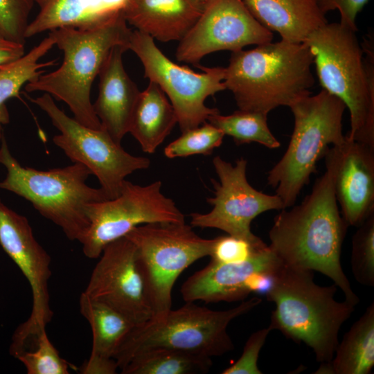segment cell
Returning a JSON list of instances; mask_svg holds the SVG:
<instances>
[{
  "instance_id": "cell-2",
  "label": "cell",
  "mask_w": 374,
  "mask_h": 374,
  "mask_svg": "<svg viewBox=\"0 0 374 374\" xmlns=\"http://www.w3.org/2000/svg\"><path fill=\"white\" fill-rule=\"evenodd\" d=\"M359 43L356 32L339 23H326L303 42L313 55L323 90L339 98L350 114L346 136L374 148V41Z\"/></svg>"
},
{
  "instance_id": "cell-4",
  "label": "cell",
  "mask_w": 374,
  "mask_h": 374,
  "mask_svg": "<svg viewBox=\"0 0 374 374\" xmlns=\"http://www.w3.org/2000/svg\"><path fill=\"white\" fill-rule=\"evenodd\" d=\"M308 45L281 39L232 52L223 82L240 110L268 114L311 94L315 82Z\"/></svg>"
},
{
  "instance_id": "cell-15",
  "label": "cell",
  "mask_w": 374,
  "mask_h": 374,
  "mask_svg": "<svg viewBox=\"0 0 374 374\" xmlns=\"http://www.w3.org/2000/svg\"><path fill=\"white\" fill-rule=\"evenodd\" d=\"M273 37V32L255 19L242 0H208L196 23L179 41L175 57L197 66L211 53L236 52L272 42Z\"/></svg>"
},
{
  "instance_id": "cell-17",
  "label": "cell",
  "mask_w": 374,
  "mask_h": 374,
  "mask_svg": "<svg viewBox=\"0 0 374 374\" xmlns=\"http://www.w3.org/2000/svg\"><path fill=\"white\" fill-rule=\"evenodd\" d=\"M281 263L269 245L241 262L220 263L211 260L183 283L181 295L185 302L244 301L253 293L258 277L274 272Z\"/></svg>"
},
{
  "instance_id": "cell-25",
  "label": "cell",
  "mask_w": 374,
  "mask_h": 374,
  "mask_svg": "<svg viewBox=\"0 0 374 374\" xmlns=\"http://www.w3.org/2000/svg\"><path fill=\"white\" fill-rule=\"evenodd\" d=\"M374 366V303L350 327L330 362L314 373L368 374Z\"/></svg>"
},
{
  "instance_id": "cell-10",
  "label": "cell",
  "mask_w": 374,
  "mask_h": 374,
  "mask_svg": "<svg viewBox=\"0 0 374 374\" xmlns=\"http://www.w3.org/2000/svg\"><path fill=\"white\" fill-rule=\"evenodd\" d=\"M128 50L141 60L144 77L156 83L169 99L181 132L199 126L211 115L220 112L206 106L205 100L226 89L224 67L197 65L203 72L196 73L179 66L162 53L152 37L137 30L131 33Z\"/></svg>"
},
{
  "instance_id": "cell-21",
  "label": "cell",
  "mask_w": 374,
  "mask_h": 374,
  "mask_svg": "<svg viewBox=\"0 0 374 374\" xmlns=\"http://www.w3.org/2000/svg\"><path fill=\"white\" fill-rule=\"evenodd\" d=\"M80 312L92 331V347L82 365V374H114L118 369L114 355L120 345L135 326L111 307L89 297L83 292L79 299Z\"/></svg>"
},
{
  "instance_id": "cell-29",
  "label": "cell",
  "mask_w": 374,
  "mask_h": 374,
  "mask_svg": "<svg viewBox=\"0 0 374 374\" xmlns=\"http://www.w3.org/2000/svg\"><path fill=\"white\" fill-rule=\"evenodd\" d=\"M224 133L206 121L195 128L181 132V135L170 143L164 149V155L169 159L192 155H210L223 141Z\"/></svg>"
},
{
  "instance_id": "cell-30",
  "label": "cell",
  "mask_w": 374,
  "mask_h": 374,
  "mask_svg": "<svg viewBox=\"0 0 374 374\" xmlns=\"http://www.w3.org/2000/svg\"><path fill=\"white\" fill-rule=\"evenodd\" d=\"M350 265L359 283L374 286V214L359 225L353 235Z\"/></svg>"
},
{
  "instance_id": "cell-12",
  "label": "cell",
  "mask_w": 374,
  "mask_h": 374,
  "mask_svg": "<svg viewBox=\"0 0 374 374\" xmlns=\"http://www.w3.org/2000/svg\"><path fill=\"white\" fill-rule=\"evenodd\" d=\"M87 213L89 226L80 244L84 256L93 259L139 225L185 222L175 202L162 193L160 181L140 186L125 180L118 197L90 204Z\"/></svg>"
},
{
  "instance_id": "cell-18",
  "label": "cell",
  "mask_w": 374,
  "mask_h": 374,
  "mask_svg": "<svg viewBox=\"0 0 374 374\" xmlns=\"http://www.w3.org/2000/svg\"><path fill=\"white\" fill-rule=\"evenodd\" d=\"M335 194L348 226L361 225L374 214V148L346 135L339 145Z\"/></svg>"
},
{
  "instance_id": "cell-11",
  "label": "cell",
  "mask_w": 374,
  "mask_h": 374,
  "mask_svg": "<svg viewBox=\"0 0 374 374\" xmlns=\"http://www.w3.org/2000/svg\"><path fill=\"white\" fill-rule=\"evenodd\" d=\"M30 100L43 110L60 131L53 141L73 163L85 166L95 175L109 199L118 197L125 177L148 168V158L127 152L103 128L84 126L60 109L51 95Z\"/></svg>"
},
{
  "instance_id": "cell-35",
  "label": "cell",
  "mask_w": 374,
  "mask_h": 374,
  "mask_svg": "<svg viewBox=\"0 0 374 374\" xmlns=\"http://www.w3.org/2000/svg\"><path fill=\"white\" fill-rule=\"evenodd\" d=\"M369 0H314L319 10L325 15L337 10L340 14L339 23L357 32L356 18Z\"/></svg>"
},
{
  "instance_id": "cell-32",
  "label": "cell",
  "mask_w": 374,
  "mask_h": 374,
  "mask_svg": "<svg viewBox=\"0 0 374 374\" xmlns=\"http://www.w3.org/2000/svg\"><path fill=\"white\" fill-rule=\"evenodd\" d=\"M34 0H0V34L5 38L25 44V33Z\"/></svg>"
},
{
  "instance_id": "cell-26",
  "label": "cell",
  "mask_w": 374,
  "mask_h": 374,
  "mask_svg": "<svg viewBox=\"0 0 374 374\" xmlns=\"http://www.w3.org/2000/svg\"><path fill=\"white\" fill-rule=\"evenodd\" d=\"M55 46L53 39L48 35L20 58L0 69V141L3 134V125L10 122V115L6 105L14 97L19 98L21 88L45 71L46 67L55 64V60L39 62Z\"/></svg>"
},
{
  "instance_id": "cell-6",
  "label": "cell",
  "mask_w": 374,
  "mask_h": 374,
  "mask_svg": "<svg viewBox=\"0 0 374 374\" xmlns=\"http://www.w3.org/2000/svg\"><path fill=\"white\" fill-rule=\"evenodd\" d=\"M1 141L0 163L7 173L0 181V189L29 201L42 216L60 226L68 239L80 243L89 226L88 205L109 199L101 188L86 184L91 172L79 163L47 170L24 167L12 155L3 134Z\"/></svg>"
},
{
  "instance_id": "cell-20",
  "label": "cell",
  "mask_w": 374,
  "mask_h": 374,
  "mask_svg": "<svg viewBox=\"0 0 374 374\" xmlns=\"http://www.w3.org/2000/svg\"><path fill=\"white\" fill-rule=\"evenodd\" d=\"M200 0H127L126 22L161 42L180 41L200 17Z\"/></svg>"
},
{
  "instance_id": "cell-23",
  "label": "cell",
  "mask_w": 374,
  "mask_h": 374,
  "mask_svg": "<svg viewBox=\"0 0 374 374\" xmlns=\"http://www.w3.org/2000/svg\"><path fill=\"white\" fill-rule=\"evenodd\" d=\"M255 19L281 39L302 43L328 23L314 0H242Z\"/></svg>"
},
{
  "instance_id": "cell-19",
  "label": "cell",
  "mask_w": 374,
  "mask_h": 374,
  "mask_svg": "<svg viewBox=\"0 0 374 374\" xmlns=\"http://www.w3.org/2000/svg\"><path fill=\"white\" fill-rule=\"evenodd\" d=\"M127 48L116 46L107 57L98 75L99 91L93 108L102 128L121 144L129 133L132 113L140 91L125 71L122 56Z\"/></svg>"
},
{
  "instance_id": "cell-9",
  "label": "cell",
  "mask_w": 374,
  "mask_h": 374,
  "mask_svg": "<svg viewBox=\"0 0 374 374\" xmlns=\"http://www.w3.org/2000/svg\"><path fill=\"white\" fill-rule=\"evenodd\" d=\"M134 244L153 312L158 318L172 308L179 275L195 261L210 256L215 238L199 237L184 222L141 224L126 235Z\"/></svg>"
},
{
  "instance_id": "cell-22",
  "label": "cell",
  "mask_w": 374,
  "mask_h": 374,
  "mask_svg": "<svg viewBox=\"0 0 374 374\" xmlns=\"http://www.w3.org/2000/svg\"><path fill=\"white\" fill-rule=\"evenodd\" d=\"M39 11L26 38L62 28L90 30L123 15L127 0H34Z\"/></svg>"
},
{
  "instance_id": "cell-28",
  "label": "cell",
  "mask_w": 374,
  "mask_h": 374,
  "mask_svg": "<svg viewBox=\"0 0 374 374\" xmlns=\"http://www.w3.org/2000/svg\"><path fill=\"white\" fill-rule=\"evenodd\" d=\"M207 121L224 135L232 137L237 145L257 143L269 149L280 146L268 126L266 114L238 109L226 116L214 114Z\"/></svg>"
},
{
  "instance_id": "cell-5",
  "label": "cell",
  "mask_w": 374,
  "mask_h": 374,
  "mask_svg": "<svg viewBox=\"0 0 374 374\" xmlns=\"http://www.w3.org/2000/svg\"><path fill=\"white\" fill-rule=\"evenodd\" d=\"M127 24L121 15L90 30L62 28L50 31L48 35L64 53L63 62L57 70L28 82L26 91H43L64 101L78 122L101 129L90 100L91 85L114 47L123 45L128 49L132 30Z\"/></svg>"
},
{
  "instance_id": "cell-14",
  "label": "cell",
  "mask_w": 374,
  "mask_h": 374,
  "mask_svg": "<svg viewBox=\"0 0 374 374\" xmlns=\"http://www.w3.org/2000/svg\"><path fill=\"white\" fill-rule=\"evenodd\" d=\"M213 165L219 179H211L214 195L207 202L213 208L207 213L190 214V225L217 229L254 243L261 242L251 230V222L265 212L285 208L281 199L276 194L256 190L249 183L245 159L240 158L232 164L216 156Z\"/></svg>"
},
{
  "instance_id": "cell-37",
  "label": "cell",
  "mask_w": 374,
  "mask_h": 374,
  "mask_svg": "<svg viewBox=\"0 0 374 374\" xmlns=\"http://www.w3.org/2000/svg\"><path fill=\"white\" fill-rule=\"evenodd\" d=\"M201 1L206 3L208 0H200Z\"/></svg>"
},
{
  "instance_id": "cell-31",
  "label": "cell",
  "mask_w": 374,
  "mask_h": 374,
  "mask_svg": "<svg viewBox=\"0 0 374 374\" xmlns=\"http://www.w3.org/2000/svg\"><path fill=\"white\" fill-rule=\"evenodd\" d=\"M28 374H69L70 364L62 358L48 339L46 330L38 336L33 347L16 357Z\"/></svg>"
},
{
  "instance_id": "cell-24",
  "label": "cell",
  "mask_w": 374,
  "mask_h": 374,
  "mask_svg": "<svg viewBox=\"0 0 374 374\" xmlns=\"http://www.w3.org/2000/svg\"><path fill=\"white\" fill-rule=\"evenodd\" d=\"M177 123L175 109L162 89L150 81L136 103L129 133L144 152L153 154Z\"/></svg>"
},
{
  "instance_id": "cell-36",
  "label": "cell",
  "mask_w": 374,
  "mask_h": 374,
  "mask_svg": "<svg viewBox=\"0 0 374 374\" xmlns=\"http://www.w3.org/2000/svg\"><path fill=\"white\" fill-rule=\"evenodd\" d=\"M24 54V44L10 41L0 34V69Z\"/></svg>"
},
{
  "instance_id": "cell-16",
  "label": "cell",
  "mask_w": 374,
  "mask_h": 374,
  "mask_svg": "<svg viewBox=\"0 0 374 374\" xmlns=\"http://www.w3.org/2000/svg\"><path fill=\"white\" fill-rule=\"evenodd\" d=\"M84 293L118 311L135 326L153 317L150 296L134 244L124 236L108 244Z\"/></svg>"
},
{
  "instance_id": "cell-13",
  "label": "cell",
  "mask_w": 374,
  "mask_h": 374,
  "mask_svg": "<svg viewBox=\"0 0 374 374\" xmlns=\"http://www.w3.org/2000/svg\"><path fill=\"white\" fill-rule=\"evenodd\" d=\"M0 245L28 280L32 292V310L28 319L14 331L9 348L16 357L32 347L51 321L48 283L51 259L35 239L28 219L0 199Z\"/></svg>"
},
{
  "instance_id": "cell-34",
  "label": "cell",
  "mask_w": 374,
  "mask_h": 374,
  "mask_svg": "<svg viewBox=\"0 0 374 374\" xmlns=\"http://www.w3.org/2000/svg\"><path fill=\"white\" fill-rule=\"evenodd\" d=\"M267 328L253 332L247 340L241 356L221 373L222 374H262L258 366L260 350L271 331Z\"/></svg>"
},
{
  "instance_id": "cell-8",
  "label": "cell",
  "mask_w": 374,
  "mask_h": 374,
  "mask_svg": "<svg viewBox=\"0 0 374 374\" xmlns=\"http://www.w3.org/2000/svg\"><path fill=\"white\" fill-rule=\"evenodd\" d=\"M311 94L289 107L294 116L290 141L283 156L267 174L268 185L285 208L294 205L328 149L346 139L342 130L345 104L323 89Z\"/></svg>"
},
{
  "instance_id": "cell-7",
  "label": "cell",
  "mask_w": 374,
  "mask_h": 374,
  "mask_svg": "<svg viewBox=\"0 0 374 374\" xmlns=\"http://www.w3.org/2000/svg\"><path fill=\"white\" fill-rule=\"evenodd\" d=\"M262 299L252 297L233 308L213 310L195 302L170 310L158 318L135 326L114 355L118 369L136 354L151 348H166L207 357H219L234 349L227 328L235 319L258 306Z\"/></svg>"
},
{
  "instance_id": "cell-33",
  "label": "cell",
  "mask_w": 374,
  "mask_h": 374,
  "mask_svg": "<svg viewBox=\"0 0 374 374\" xmlns=\"http://www.w3.org/2000/svg\"><path fill=\"white\" fill-rule=\"evenodd\" d=\"M262 240L251 242L227 235L215 238L211 260L220 263H238L245 261L258 251L267 247Z\"/></svg>"
},
{
  "instance_id": "cell-1",
  "label": "cell",
  "mask_w": 374,
  "mask_h": 374,
  "mask_svg": "<svg viewBox=\"0 0 374 374\" xmlns=\"http://www.w3.org/2000/svg\"><path fill=\"white\" fill-rule=\"evenodd\" d=\"M338 154L339 145L330 147L323 157L325 172L315 181L311 193L300 204L283 208L276 215L269 231L268 245L283 264L318 271L330 278L345 299L357 305L359 299L341 264L348 225L335 194Z\"/></svg>"
},
{
  "instance_id": "cell-27",
  "label": "cell",
  "mask_w": 374,
  "mask_h": 374,
  "mask_svg": "<svg viewBox=\"0 0 374 374\" xmlns=\"http://www.w3.org/2000/svg\"><path fill=\"white\" fill-rule=\"evenodd\" d=\"M211 358L166 348L143 350L122 367V374H197L208 373Z\"/></svg>"
},
{
  "instance_id": "cell-3",
  "label": "cell",
  "mask_w": 374,
  "mask_h": 374,
  "mask_svg": "<svg viewBox=\"0 0 374 374\" xmlns=\"http://www.w3.org/2000/svg\"><path fill=\"white\" fill-rule=\"evenodd\" d=\"M335 284L321 286L314 281V271L282 262L265 294L275 305L269 326L296 344L310 348L320 363L330 362L339 344L342 325L355 305L335 299Z\"/></svg>"
}]
</instances>
